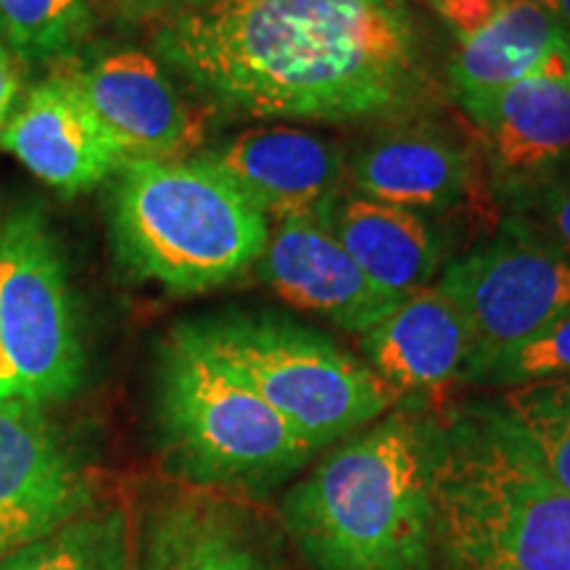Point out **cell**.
Returning a JSON list of instances; mask_svg holds the SVG:
<instances>
[{
    "label": "cell",
    "mask_w": 570,
    "mask_h": 570,
    "mask_svg": "<svg viewBox=\"0 0 570 570\" xmlns=\"http://www.w3.org/2000/svg\"><path fill=\"white\" fill-rule=\"evenodd\" d=\"M0 146L61 196L96 188L125 164L111 135L59 75L27 96L0 130Z\"/></svg>",
    "instance_id": "5bb4252c"
},
{
    "label": "cell",
    "mask_w": 570,
    "mask_h": 570,
    "mask_svg": "<svg viewBox=\"0 0 570 570\" xmlns=\"http://www.w3.org/2000/svg\"><path fill=\"white\" fill-rule=\"evenodd\" d=\"M90 27L85 0H0V38L17 59H69Z\"/></svg>",
    "instance_id": "44dd1931"
},
{
    "label": "cell",
    "mask_w": 570,
    "mask_h": 570,
    "mask_svg": "<svg viewBox=\"0 0 570 570\" xmlns=\"http://www.w3.org/2000/svg\"><path fill=\"white\" fill-rule=\"evenodd\" d=\"M82 377L59 246L38 212H17L0 227V399L46 407L77 394Z\"/></svg>",
    "instance_id": "52a82bcc"
},
{
    "label": "cell",
    "mask_w": 570,
    "mask_h": 570,
    "mask_svg": "<svg viewBox=\"0 0 570 570\" xmlns=\"http://www.w3.org/2000/svg\"><path fill=\"white\" fill-rule=\"evenodd\" d=\"M468 320L473 367L520 344L570 309V256L520 219L489 246L452 262L436 283Z\"/></svg>",
    "instance_id": "ba28073f"
},
{
    "label": "cell",
    "mask_w": 570,
    "mask_h": 570,
    "mask_svg": "<svg viewBox=\"0 0 570 570\" xmlns=\"http://www.w3.org/2000/svg\"><path fill=\"white\" fill-rule=\"evenodd\" d=\"M283 544L252 502L180 483L142 508L132 570H294Z\"/></svg>",
    "instance_id": "9c48e42d"
},
{
    "label": "cell",
    "mask_w": 570,
    "mask_h": 570,
    "mask_svg": "<svg viewBox=\"0 0 570 570\" xmlns=\"http://www.w3.org/2000/svg\"><path fill=\"white\" fill-rule=\"evenodd\" d=\"M219 360L317 452L389 415L394 394L331 338L275 317L194 323Z\"/></svg>",
    "instance_id": "8992f818"
},
{
    "label": "cell",
    "mask_w": 570,
    "mask_h": 570,
    "mask_svg": "<svg viewBox=\"0 0 570 570\" xmlns=\"http://www.w3.org/2000/svg\"><path fill=\"white\" fill-rule=\"evenodd\" d=\"M428 423L436 566L570 570V491L502 404H468Z\"/></svg>",
    "instance_id": "3957f363"
},
{
    "label": "cell",
    "mask_w": 570,
    "mask_h": 570,
    "mask_svg": "<svg viewBox=\"0 0 570 570\" xmlns=\"http://www.w3.org/2000/svg\"><path fill=\"white\" fill-rule=\"evenodd\" d=\"M154 48L254 117L346 122L404 106L420 85L407 0H225L161 19Z\"/></svg>",
    "instance_id": "6da1fadb"
},
{
    "label": "cell",
    "mask_w": 570,
    "mask_h": 570,
    "mask_svg": "<svg viewBox=\"0 0 570 570\" xmlns=\"http://www.w3.org/2000/svg\"><path fill=\"white\" fill-rule=\"evenodd\" d=\"M88 470L38 404L0 399V558L90 510Z\"/></svg>",
    "instance_id": "30bf717a"
},
{
    "label": "cell",
    "mask_w": 570,
    "mask_h": 570,
    "mask_svg": "<svg viewBox=\"0 0 570 570\" xmlns=\"http://www.w3.org/2000/svg\"><path fill=\"white\" fill-rule=\"evenodd\" d=\"M552 377H570V309L539 333L483 362L470 375V383L515 389Z\"/></svg>",
    "instance_id": "603a6c76"
},
{
    "label": "cell",
    "mask_w": 570,
    "mask_h": 570,
    "mask_svg": "<svg viewBox=\"0 0 570 570\" xmlns=\"http://www.w3.org/2000/svg\"><path fill=\"white\" fill-rule=\"evenodd\" d=\"M0 570H132V525L119 504L90 510L0 558Z\"/></svg>",
    "instance_id": "ffe728a7"
},
{
    "label": "cell",
    "mask_w": 570,
    "mask_h": 570,
    "mask_svg": "<svg viewBox=\"0 0 570 570\" xmlns=\"http://www.w3.org/2000/svg\"><path fill=\"white\" fill-rule=\"evenodd\" d=\"M547 219H550L554 235H558L560 248L570 256V185L558 188L547 196Z\"/></svg>",
    "instance_id": "d4e9b609"
},
{
    "label": "cell",
    "mask_w": 570,
    "mask_h": 570,
    "mask_svg": "<svg viewBox=\"0 0 570 570\" xmlns=\"http://www.w3.org/2000/svg\"><path fill=\"white\" fill-rule=\"evenodd\" d=\"M69 59L53 75L75 88L125 161L185 159L202 142V119L188 109L154 56L122 48L88 63Z\"/></svg>",
    "instance_id": "8fae6325"
},
{
    "label": "cell",
    "mask_w": 570,
    "mask_h": 570,
    "mask_svg": "<svg viewBox=\"0 0 570 570\" xmlns=\"http://www.w3.org/2000/svg\"><path fill=\"white\" fill-rule=\"evenodd\" d=\"M204 159L275 219L327 212L344 180L336 148L294 127L248 130Z\"/></svg>",
    "instance_id": "e0dca14e"
},
{
    "label": "cell",
    "mask_w": 570,
    "mask_h": 570,
    "mask_svg": "<svg viewBox=\"0 0 570 570\" xmlns=\"http://www.w3.org/2000/svg\"><path fill=\"white\" fill-rule=\"evenodd\" d=\"M499 404L547 473L570 491V377L504 389Z\"/></svg>",
    "instance_id": "7402d4cb"
},
{
    "label": "cell",
    "mask_w": 570,
    "mask_h": 570,
    "mask_svg": "<svg viewBox=\"0 0 570 570\" xmlns=\"http://www.w3.org/2000/svg\"><path fill=\"white\" fill-rule=\"evenodd\" d=\"M19 92V71H17V56L0 38V130H3L6 117Z\"/></svg>",
    "instance_id": "484cf974"
},
{
    "label": "cell",
    "mask_w": 570,
    "mask_h": 570,
    "mask_svg": "<svg viewBox=\"0 0 570 570\" xmlns=\"http://www.w3.org/2000/svg\"><path fill=\"white\" fill-rule=\"evenodd\" d=\"M360 344L367 367L394 399L465 381L475 356L465 315L436 283L404 296L386 317L360 333Z\"/></svg>",
    "instance_id": "9a60e30c"
},
{
    "label": "cell",
    "mask_w": 570,
    "mask_h": 570,
    "mask_svg": "<svg viewBox=\"0 0 570 570\" xmlns=\"http://www.w3.org/2000/svg\"><path fill=\"white\" fill-rule=\"evenodd\" d=\"M277 523L309 570H433L431 423L394 412L283 491Z\"/></svg>",
    "instance_id": "7a4b0ae2"
},
{
    "label": "cell",
    "mask_w": 570,
    "mask_h": 570,
    "mask_svg": "<svg viewBox=\"0 0 570 570\" xmlns=\"http://www.w3.org/2000/svg\"><path fill=\"white\" fill-rule=\"evenodd\" d=\"M154 415L164 465L183 487L252 504L294 481L317 454L194 323L177 325L159 346Z\"/></svg>",
    "instance_id": "277c9868"
},
{
    "label": "cell",
    "mask_w": 570,
    "mask_h": 570,
    "mask_svg": "<svg viewBox=\"0 0 570 570\" xmlns=\"http://www.w3.org/2000/svg\"><path fill=\"white\" fill-rule=\"evenodd\" d=\"M454 35L449 77L462 104L520 80L568 46L558 0H433Z\"/></svg>",
    "instance_id": "4fadbf2b"
},
{
    "label": "cell",
    "mask_w": 570,
    "mask_h": 570,
    "mask_svg": "<svg viewBox=\"0 0 570 570\" xmlns=\"http://www.w3.org/2000/svg\"><path fill=\"white\" fill-rule=\"evenodd\" d=\"M508 177H533L570 154V48L489 96L462 104Z\"/></svg>",
    "instance_id": "2e32d148"
},
{
    "label": "cell",
    "mask_w": 570,
    "mask_h": 570,
    "mask_svg": "<svg viewBox=\"0 0 570 570\" xmlns=\"http://www.w3.org/2000/svg\"><path fill=\"white\" fill-rule=\"evenodd\" d=\"M109 214L122 265L175 294L233 281L269 240L267 214L206 159H127Z\"/></svg>",
    "instance_id": "5b68a950"
},
{
    "label": "cell",
    "mask_w": 570,
    "mask_h": 570,
    "mask_svg": "<svg viewBox=\"0 0 570 570\" xmlns=\"http://www.w3.org/2000/svg\"><path fill=\"white\" fill-rule=\"evenodd\" d=\"M352 180L370 202L399 209H446L470 188V159L462 148L428 130L383 135L356 156Z\"/></svg>",
    "instance_id": "d6986e66"
},
{
    "label": "cell",
    "mask_w": 570,
    "mask_h": 570,
    "mask_svg": "<svg viewBox=\"0 0 570 570\" xmlns=\"http://www.w3.org/2000/svg\"><path fill=\"white\" fill-rule=\"evenodd\" d=\"M560 3V21H562V32H566V42L570 48V0H558Z\"/></svg>",
    "instance_id": "4316f807"
},
{
    "label": "cell",
    "mask_w": 570,
    "mask_h": 570,
    "mask_svg": "<svg viewBox=\"0 0 570 570\" xmlns=\"http://www.w3.org/2000/svg\"><path fill=\"white\" fill-rule=\"evenodd\" d=\"M225 3V0H119L122 11L127 17L146 19V17H173V13L190 11V9H204V6Z\"/></svg>",
    "instance_id": "cb8c5ba5"
},
{
    "label": "cell",
    "mask_w": 570,
    "mask_h": 570,
    "mask_svg": "<svg viewBox=\"0 0 570 570\" xmlns=\"http://www.w3.org/2000/svg\"><path fill=\"white\" fill-rule=\"evenodd\" d=\"M325 217L356 267L381 291L410 296L439 273L441 246L417 212L354 196L333 202Z\"/></svg>",
    "instance_id": "ac0fdd59"
},
{
    "label": "cell",
    "mask_w": 570,
    "mask_h": 570,
    "mask_svg": "<svg viewBox=\"0 0 570 570\" xmlns=\"http://www.w3.org/2000/svg\"><path fill=\"white\" fill-rule=\"evenodd\" d=\"M256 265L285 304L325 317L356 336L404 298L381 291L356 267L327 225L325 212L277 219Z\"/></svg>",
    "instance_id": "7c38bea8"
}]
</instances>
